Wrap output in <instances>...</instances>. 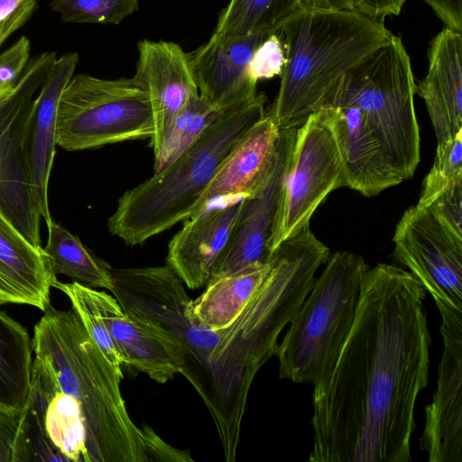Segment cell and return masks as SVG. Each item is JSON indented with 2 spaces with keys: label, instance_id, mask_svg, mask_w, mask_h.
I'll use <instances>...</instances> for the list:
<instances>
[{
  "label": "cell",
  "instance_id": "cell-1",
  "mask_svg": "<svg viewBox=\"0 0 462 462\" xmlns=\"http://www.w3.org/2000/svg\"><path fill=\"white\" fill-rule=\"evenodd\" d=\"M426 290L410 272L368 268L352 328L313 391L310 462H410L414 407L429 382Z\"/></svg>",
  "mask_w": 462,
  "mask_h": 462
},
{
  "label": "cell",
  "instance_id": "cell-2",
  "mask_svg": "<svg viewBox=\"0 0 462 462\" xmlns=\"http://www.w3.org/2000/svg\"><path fill=\"white\" fill-rule=\"evenodd\" d=\"M35 354L22 412L32 462H148L121 394V367L74 311L51 305L33 328Z\"/></svg>",
  "mask_w": 462,
  "mask_h": 462
},
{
  "label": "cell",
  "instance_id": "cell-3",
  "mask_svg": "<svg viewBox=\"0 0 462 462\" xmlns=\"http://www.w3.org/2000/svg\"><path fill=\"white\" fill-rule=\"evenodd\" d=\"M328 247L310 225L271 254L263 284L237 319L221 329L195 390L214 420L226 460L236 459L248 393L260 368L276 354L289 325L326 263Z\"/></svg>",
  "mask_w": 462,
  "mask_h": 462
},
{
  "label": "cell",
  "instance_id": "cell-4",
  "mask_svg": "<svg viewBox=\"0 0 462 462\" xmlns=\"http://www.w3.org/2000/svg\"><path fill=\"white\" fill-rule=\"evenodd\" d=\"M279 32L286 62L267 114L280 129L300 126L348 70L393 35L383 20L355 9L300 8Z\"/></svg>",
  "mask_w": 462,
  "mask_h": 462
},
{
  "label": "cell",
  "instance_id": "cell-5",
  "mask_svg": "<svg viewBox=\"0 0 462 462\" xmlns=\"http://www.w3.org/2000/svg\"><path fill=\"white\" fill-rule=\"evenodd\" d=\"M265 103L261 93L226 108L189 149L118 199L109 232L129 245H142L194 215L234 145L266 115Z\"/></svg>",
  "mask_w": 462,
  "mask_h": 462
},
{
  "label": "cell",
  "instance_id": "cell-6",
  "mask_svg": "<svg viewBox=\"0 0 462 462\" xmlns=\"http://www.w3.org/2000/svg\"><path fill=\"white\" fill-rule=\"evenodd\" d=\"M415 86L410 56L402 38L393 34L348 70L322 98L317 110L356 106L389 165L406 180L413 176L420 161Z\"/></svg>",
  "mask_w": 462,
  "mask_h": 462
},
{
  "label": "cell",
  "instance_id": "cell-7",
  "mask_svg": "<svg viewBox=\"0 0 462 462\" xmlns=\"http://www.w3.org/2000/svg\"><path fill=\"white\" fill-rule=\"evenodd\" d=\"M368 268L356 254H329L278 344L281 379L310 383L314 388L327 382L355 321L361 281Z\"/></svg>",
  "mask_w": 462,
  "mask_h": 462
},
{
  "label": "cell",
  "instance_id": "cell-8",
  "mask_svg": "<svg viewBox=\"0 0 462 462\" xmlns=\"http://www.w3.org/2000/svg\"><path fill=\"white\" fill-rule=\"evenodd\" d=\"M57 145L81 151L150 138L154 125L150 100L134 77L104 79L73 76L59 100Z\"/></svg>",
  "mask_w": 462,
  "mask_h": 462
},
{
  "label": "cell",
  "instance_id": "cell-9",
  "mask_svg": "<svg viewBox=\"0 0 462 462\" xmlns=\"http://www.w3.org/2000/svg\"><path fill=\"white\" fill-rule=\"evenodd\" d=\"M110 291L123 311L132 319L170 337L181 349V374L195 388L220 330L194 325L190 320L192 300L182 280L169 266L111 268Z\"/></svg>",
  "mask_w": 462,
  "mask_h": 462
},
{
  "label": "cell",
  "instance_id": "cell-10",
  "mask_svg": "<svg viewBox=\"0 0 462 462\" xmlns=\"http://www.w3.org/2000/svg\"><path fill=\"white\" fill-rule=\"evenodd\" d=\"M345 186L340 151L325 109L310 114L297 128L268 249L270 256L310 220L328 195Z\"/></svg>",
  "mask_w": 462,
  "mask_h": 462
},
{
  "label": "cell",
  "instance_id": "cell-11",
  "mask_svg": "<svg viewBox=\"0 0 462 462\" xmlns=\"http://www.w3.org/2000/svg\"><path fill=\"white\" fill-rule=\"evenodd\" d=\"M56 59V53L49 51L31 59L14 87L0 103V208L38 246H41L42 216L32 195L23 137L33 97Z\"/></svg>",
  "mask_w": 462,
  "mask_h": 462
},
{
  "label": "cell",
  "instance_id": "cell-12",
  "mask_svg": "<svg viewBox=\"0 0 462 462\" xmlns=\"http://www.w3.org/2000/svg\"><path fill=\"white\" fill-rule=\"evenodd\" d=\"M393 241L395 258L435 301L462 310V236L417 204L402 216Z\"/></svg>",
  "mask_w": 462,
  "mask_h": 462
},
{
  "label": "cell",
  "instance_id": "cell-13",
  "mask_svg": "<svg viewBox=\"0 0 462 462\" xmlns=\"http://www.w3.org/2000/svg\"><path fill=\"white\" fill-rule=\"evenodd\" d=\"M296 130L280 129L273 162L255 188L243 197L233 233L210 280L269 262L268 244L291 162Z\"/></svg>",
  "mask_w": 462,
  "mask_h": 462
},
{
  "label": "cell",
  "instance_id": "cell-14",
  "mask_svg": "<svg viewBox=\"0 0 462 462\" xmlns=\"http://www.w3.org/2000/svg\"><path fill=\"white\" fill-rule=\"evenodd\" d=\"M435 302L442 319L443 352L433 402L425 407L420 448L429 462H462V310Z\"/></svg>",
  "mask_w": 462,
  "mask_h": 462
},
{
  "label": "cell",
  "instance_id": "cell-15",
  "mask_svg": "<svg viewBox=\"0 0 462 462\" xmlns=\"http://www.w3.org/2000/svg\"><path fill=\"white\" fill-rule=\"evenodd\" d=\"M245 195L210 201L185 220L168 245L166 263L189 289L207 285L233 233Z\"/></svg>",
  "mask_w": 462,
  "mask_h": 462
},
{
  "label": "cell",
  "instance_id": "cell-16",
  "mask_svg": "<svg viewBox=\"0 0 462 462\" xmlns=\"http://www.w3.org/2000/svg\"><path fill=\"white\" fill-rule=\"evenodd\" d=\"M270 33H213L205 44L188 52L199 94L219 109L254 98L257 82L251 77L250 63L254 51Z\"/></svg>",
  "mask_w": 462,
  "mask_h": 462
},
{
  "label": "cell",
  "instance_id": "cell-17",
  "mask_svg": "<svg viewBox=\"0 0 462 462\" xmlns=\"http://www.w3.org/2000/svg\"><path fill=\"white\" fill-rule=\"evenodd\" d=\"M138 60L134 76L148 95L154 125L151 147L155 155L175 117L199 90L188 52L172 42H138Z\"/></svg>",
  "mask_w": 462,
  "mask_h": 462
},
{
  "label": "cell",
  "instance_id": "cell-18",
  "mask_svg": "<svg viewBox=\"0 0 462 462\" xmlns=\"http://www.w3.org/2000/svg\"><path fill=\"white\" fill-rule=\"evenodd\" d=\"M79 57L69 52L57 58L33 99L27 116L23 152L34 203L46 226L53 221L48 188L56 152L57 110L61 93L74 75Z\"/></svg>",
  "mask_w": 462,
  "mask_h": 462
},
{
  "label": "cell",
  "instance_id": "cell-19",
  "mask_svg": "<svg viewBox=\"0 0 462 462\" xmlns=\"http://www.w3.org/2000/svg\"><path fill=\"white\" fill-rule=\"evenodd\" d=\"M327 111L340 151L345 186L373 197L402 183L382 148L354 105L323 108Z\"/></svg>",
  "mask_w": 462,
  "mask_h": 462
},
{
  "label": "cell",
  "instance_id": "cell-20",
  "mask_svg": "<svg viewBox=\"0 0 462 462\" xmlns=\"http://www.w3.org/2000/svg\"><path fill=\"white\" fill-rule=\"evenodd\" d=\"M426 77L415 86L425 102L438 144L462 131V32L445 28L430 42Z\"/></svg>",
  "mask_w": 462,
  "mask_h": 462
},
{
  "label": "cell",
  "instance_id": "cell-21",
  "mask_svg": "<svg viewBox=\"0 0 462 462\" xmlns=\"http://www.w3.org/2000/svg\"><path fill=\"white\" fill-rule=\"evenodd\" d=\"M96 300L106 328L124 358L125 364L164 383L184 365L181 349L160 331L130 319L116 299L95 291Z\"/></svg>",
  "mask_w": 462,
  "mask_h": 462
},
{
  "label": "cell",
  "instance_id": "cell-22",
  "mask_svg": "<svg viewBox=\"0 0 462 462\" xmlns=\"http://www.w3.org/2000/svg\"><path fill=\"white\" fill-rule=\"evenodd\" d=\"M56 280L43 247L32 244L0 208V304H26L44 312Z\"/></svg>",
  "mask_w": 462,
  "mask_h": 462
},
{
  "label": "cell",
  "instance_id": "cell-23",
  "mask_svg": "<svg viewBox=\"0 0 462 462\" xmlns=\"http://www.w3.org/2000/svg\"><path fill=\"white\" fill-rule=\"evenodd\" d=\"M279 135L280 128L266 113L227 154L202 195L198 211L220 197L248 195L270 168Z\"/></svg>",
  "mask_w": 462,
  "mask_h": 462
},
{
  "label": "cell",
  "instance_id": "cell-24",
  "mask_svg": "<svg viewBox=\"0 0 462 462\" xmlns=\"http://www.w3.org/2000/svg\"><path fill=\"white\" fill-rule=\"evenodd\" d=\"M270 267L271 259L210 280L204 292L190 304L191 322L213 330L230 326L259 290Z\"/></svg>",
  "mask_w": 462,
  "mask_h": 462
},
{
  "label": "cell",
  "instance_id": "cell-25",
  "mask_svg": "<svg viewBox=\"0 0 462 462\" xmlns=\"http://www.w3.org/2000/svg\"><path fill=\"white\" fill-rule=\"evenodd\" d=\"M32 345L26 329L0 311V411H23L31 390Z\"/></svg>",
  "mask_w": 462,
  "mask_h": 462
},
{
  "label": "cell",
  "instance_id": "cell-26",
  "mask_svg": "<svg viewBox=\"0 0 462 462\" xmlns=\"http://www.w3.org/2000/svg\"><path fill=\"white\" fill-rule=\"evenodd\" d=\"M48 238L43 247L55 275L69 276L91 288L112 290L111 266L94 254L80 239L60 224L47 226Z\"/></svg>",
  "mask_w": 462,
  "mask_h": 462
},
{
  "label": "cell",
  "instance_id": "cell-27",
  "mask_svg": "<svg viewBox=\"0 0 462 462\" xmlns=\"http://www.w3.org/2000/svg\"><path fill=\"white\" fill-rule=\"evenodd\" d=\"M300 8V0H230L213 33L242 36L277 32Z\"/></svg>",
  "mask_w": 462,
  "mask_h": 462
},
{
  "label": "cell",
  "instance_id": "cell-28",
  "mask_svg": "<svg viewBox=\"0 0 462 462\" xmlns=\"http://www.w3.org/2000/svg\"><path fill=\"white\" fill-rule=\"evenodd\" d=\"M224 110L215 107L199 94L190 97L175 117L159 152L153 155L154 172L189 149Z\"/></svg>",
  "mask_w": 462,
  "mask_h": 462
},
{
  "label": "cell",
  "instance_id": "cell-29",
  "mask_svg": "<svg viewBox=\"0 0 462 462\" xmlns=\"http://www.w3.org/2000/svg\"><path fill=\"white\" fill-rule=\"evenodd\" d=\"M53 287L69 299L72 309L79 317L88 334L109 362L121 367L125 361L104 322L96 300V290L75 281L65 283L56 280Z\"/></svg>",
  "mask_w": 462,
  "mask_h": 462
},
{
  "label": "cell",
  "instance_id": "cell-30",
  "mask_svg": "<svg viewBox=\"0 0 462 462\" xmlns=\"http://www.w3.org/2000/svg\"><path fill=\"white\" fill-rule=\"evenodd\" d=\"M139 0H52L50 7L63 22L119 24L134 14Z\"/></svg>",
  "mask_w": 462,
  "mask_h": 462
},
{
  "label": "cell",
  "instance_id": "cell-31",
  "mask_svg": "<svg viewBox=\"0 0 462 462\" xmlns=\"http://www.w3.org/2000/svg\"><path fill=\"white\" fill-rule=\"evenodd\" d=\"M458 182H462V131L438 144L433 166L424 179L418 205H424L443 189Z\"/></svg>",
  "mask_w": 462,
  "mask_h": 462
},
{
  "label": "cell",
  "instance_id": "cell-32",
  "mask_svg": "<svg viewBox=\"0 0 462 462\" xmlns=\"http://www.w3.org/2000/svg\"><path fill=\"white\" fill-rule=\"evenodd\" d=\"M0 462H32L23 414L0 411Z\"/></svg>",
  "mask_w": 462,
  "mask_h": 462
},
{
  "label": "cell",
  "instance_id": "cell-33",
  "mask_svg": "<svg viewBox=\"0 0 462 462\" xmlns=\"http://www.w3.org/2000/svg\"><path fill=\"white\" fill-rule=\"evenodd\" d=\"M286 62L285 48L280 32H271L256 48L250 63L253 79H271L281 75Z\"/></svg>",
  "mask_w": 462,
  "mask_h": 462
},
{
  "label": "cell",
  "instance_id": "cell-34",
  "mask_svg": "<svg viewBox=\"0 0 462 462\" xmlns=\"http://www.w3.org/2000/svg\"><path fill=\"white\" fill-rule=\"evenodd\" d=\"M420 207L428 209L455 234L462 236V182L448 186Z\"/></svg>",
  "mask_w": 462,
  "mask_h": 462
},
{
  "label": "cell",
  "instance_id": "cell-35",
  "mask_svg": "<svg viewBox=\"0 0 462 462\" xmlns=\"http://www.w3.org/2000/svg\"><path fill=\"white\" fill-rule=\"evenodd\" d=\"M31 44L27 37L22 36L10 48L0 54V88L14 87L30 60Z\"/></svg>",
  "mask_w": 462,
  "mask_h": 462
},
{
  "label": "cell",
  "instance_id": "cell-36",
  "mask_svg": "<svg viewBox=\"0 0 462 462\" xmlns=\"http://www.w3.org/2000/svg\"><path fill=\"white\" fill-rule=\"evenodd\" d=\"M140 430L148 461H193L189 453L165 443L149 426Z\"/></svg>",
  "mask_w": 462,
  "mask_h": 462
},
{
  "label": "cell",
  "instance_id": "cell-37",
  "mask_svg": "<svg viewBox=\"0 0 462 462\" xmlns=\"http://www.w3.org/2000/svg\"><path fill=\"white\" fill-rule=\"evenodd\" d=\"M407 0H356L354 9L369 17L383 20L398 15Z\"/></svg>",
  "mask_w": 462,
  "mask_h": 462
},
{
  "label": "cell",
  "instance_id": "cell-38",
  "mask_svg": "<svg viewBox=\"0 0 462 462\" xmlns=\"http://www.w3.org/2000/svg\"><path fill=\"white\" fill-rule=\"evenodd\" d=\"M447 28L462 32V0H423Z\"/></svg>",
  "mask_w": 462,
  "mask_h": 462
},
{
  "label": "cell",
  "instance_id": "cell-39",
  "mask_svg": "<svg viewBox=\"0 0 462 462\" xmlns=\"http://www.w3.org/2000/svg\"><path fill=\"white\" fill-rule=\"evenodd\" d=\"M356 0H300V8L353 10Z\"/></svg>",
  "mask_w": 462,
  "mask_h": 462
},
{
  "label": "cell",
  "instance_id": "cell-40",
  "mask_svg": "<svg viewBox=\"0 0 462 462\" xmlns=\"http://www.w3.org/2000/svg\"><path fill=\"white\" fill-rule=\"evenodd\" d=\"M23 0H0V22L9 16Z\"/></svg>",
  "mask_w": 462,
  "mask_h": 462
},
{
  "label": "cell",
  "instance_id": "cell-41",
  "mask_svg": "<svg viewBox=\"0 0 462 462\" xmlns=\"http://www.w3.org/2000/svg\"><path fill=\"white\" fill-rule=\"evenodd\" d=\"M12 90V89H11ZM10 90V91H11ZM10 91H8L7 93L4 94V95H1L0 96V103L6 97V96L10 93Z\"/></svg>",
  "mask_w": 462,
  "mask_h": 462
},
{
  "label": "cell",
  "instance_id": "cell-42",
  "mask_svg": "<svg viewBox=\"0 0 462 462\" xmlns=\"http://www.w3.org/2000/svg\"><path fill=\"white\" fill-rule=\"evenodd\" d=\"M11 89H12V88H11ZM11 89H1V88H0V96H1V95H4V94H5V93H7V92H8V91H10Z\"/></svg>",
  "mask_w": 462,
  "mask_h": 462
}]
</instances>
